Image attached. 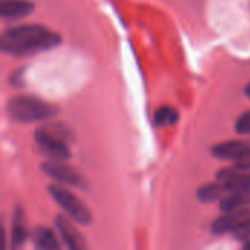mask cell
Wrapping results in <instances>:
<instances>
[{"label": "cell", "instance_id": "obj_1", "mask_svg": "<svg viewBox=\"0 0 250 250\" xmlns=\"http://www.w3.org/2000/svg\"><path fill=\"white\" fill-rule=\"evenodd\" d=\"M62 42L57 32L42 25H19L1 34L0 45L3 53L12 56H31L47 51Z\"/></svg>", "mask_w": 250, "mask_h": 250}, {"label": "cell", "instance_id": "obj_2", "mask_svg": "<svg viewBox=\"0 0 250 250\" xmlns=\"http://www.w3.org/2000/svg\"><path fill=\"white\" fill-rule=\"evenodd\" d=\"M6 110L9 117L19 123L45 122L59 114V108L56 105L29 95L10 98L6 104Z\"/></svg>", "mask_w": 250, "mask_h": 250}, {"label": "cell", "instance_id": "obj_3", "mask_svg": "<svg viewBox=\"0 0 250 250\" xmlns=\"http://www.w3.org/2000/svg\"><path fill=\"white\" fill-rule=\"evenodd\" d=\"M40 149L50 160L66 161L70 157L67 142L73 139V133L69 127L62 123L45 125L35 130L34 135Z\"/></svg>", "mask_w": 250, "mask_h": 250}, {"label": "cell", "instance_id": "obj_4", "mask_svg": "<svg viewBox=\"0 0 250 250\" xmlns=\"http://www.w3.org/2000/svg\"><path fill=\"white\" fill-rule=\"evenodd\" d=\"M48 193L50 196L57 202V205L72 218L75 223L88 226L92 221V214L89 208L72 192L67 189L59 186V185H50L48 186Z\"/></svg>", "mask_w": 250, "mask_h": 250}, {"label": "cell", "instance_id": "obj_5", "mask_svg": "<svg viewBox=\"0 0 250 250\" xmlns=\"http://www.w3.org/2000/svg\"><path fill=\"white\" fill-rule=\"evenodd\" d=\"M41 170L47 176H50L51 179H54L60 183H64V185H69L73 188H79V189L88 188L86 180L75 168L64 164L62 160H48L41 164Z\"/></svg>", "mask_w": 250, "mask_h": 250}, {"label": "cell", "instance_id": "obj_6", "mask_svg": "<svg viewBox=\"0 0 250 250\" xmlns=\"http://www.w3.org/2000/svg\"><path fill=\"white\" fill-rule=\"evenodd\" d=\"M72 220V218H70ZM69 218L63 217V215H59L54 221L56 224V229L62 237V240L64 242V245L69 248V249L73 250H85L86 249V243H85V239L82 237V234L78 231V229L70 223Z\"/></svg>", "mask_w": 250, "mask_h": 250}, {"label": "cell", "instance_id": "obj_7", "mask_svg": "<svg viewBox=\"0 0 250 250\" xmlns=\"http://www.w3.org/2000/svg\"><path fill=\"white\" fill-rule=\"evenodd\" d=\"M250 217V205H246L243 208L230 211V212H224V215L218 217L212 226L211 230L214 234H227L231 233L243 220L249 218Z\"/></svg>", "mask_w": 250, "mask_h": 250}, {"label": "cell", "instance_id": "obj_8", "mask_svg": "<svg viewBox=\"0 0 250 250\" xmlns=\"http://www.w3.org/2000/svg\"><path fill=\"white\" fill-rule=\"evenodd\" d=\"M248 146H250V142H246V141H227V142L217 144L211 149V152L218 160L236 161L240 157V154L245 152Z\"/></svg>", "mask_w": 250, "mask_h": 250}, {"label": "cell", "instance_id": "obj_9", "mask_svg": "<svg viewBox=\"0 0 250 250\" xmlns=\"http://www.w3.org/2000/svg\"><path fill=\"white\" fill-rule=\"evenodd\" d=\"M34 7L31 0H1L0 13L4 19H21L29 15Z\"/></svg>", "mask_w": 250, "mask_h": 250}, {"label": "cell", "instance_id": "obj_10", "mask_svg": "<svg viewBox=\"0 0 250 250\" xmlns=\"http://www.w3.org/2000/svg\"><path fill=\"white\" fill-rule=\"evenodd\" d=\"M29 236L28 227H26V218L25 212L21 207H16L13 220H12V246L19 248L22 246Z\"/></svg>", "mask_w": 250, "mask_h": 250}, {"label": "cell", "instance_id": "obj_11", "mask_svg": "<svg viewBox=\"0 0 250 250\" xmlns=\"http://www.w3.org/2000/svg\"><path fill=\"white\" fill-rule=\"evenodd\" d=\"M31 237L34 245L38 249L45 250H56L60 249V242L57 239V236L54 234V231L48 227L44 226H38L31 231Z\"/></svg>", "mask_w": 250, "mask_h": 250}, {"label": "cell", "instance_id": "obj_12", "mask_svg": "<svg viewBox=\"0 0 250 250\" xmlns=\"http://www.w3.org/2000/svg\"><path fill=\"white\" fill-rule=\"evenodd\" d=\"M246 205H250V192H234V193H229L227 198L221 199L220 209L223 212H230L243 208Z\"/></svg>", "mask_w": 250, "mask_h": 250}, {"label": "cell", "instance_id": "obj_13", "mask_svg": "<svg viewBox=\"0 0 250 250\" xmlns=\"http://www.w3.org/2000/svg\"><path fill=\"white\" fill-rule=\"evenodd\" d=\"M224 195H229V193H227L223 182H220V180L215 183H208L198 189V198L202 202H212V201L223 198Z\"/></svg>", "mask_w": 250, "mask_h": 250}, {"label": "cell", "instance_id": "obj_14", "mask_svg": "<svg viewBox=\"0 0 250 250\" xmlns=\"http://www.w3.org/2000/svg\"><path fill=\"white\" fill-rule=\"evenodd\" d=\"M179 111L174 107L170 105H164L160 107L155 114H154V125L155 126H173L179 122Z\"/></svg>", "mask_w": 250, "mask_h": 250}, {"label": "cell", "instance_id": "obj_15", "mask_svg": "<svg viewBox=\"0 0 250 250\" xmlns=\"http://www.w3.org/2000/svg\"><path fill=\"white\" fill-rule=\"evenodd\" d=\"M231 234L237 239V240H249L250 239V217L243 220L233 231Z\"/></svg>", "mask_w": 250, "mask_h": 250}, {"label": "cell", "instance_id": "obj_16", "mask_svg": "<svg viewBox=\"0 0 250 250\" xmlns=\"http://www.w3.org/2000/svg\"><path fill=\"white\" fill-rule=\"evenodd\" d=\"M236 130L240 135H250V111L243 113L236 122Z\"/></svg>", "mask_w": 250, "mask_h": 250}, {"label": "cell", "instance_id": "obj_17", "mask_svg": "<svg viewBox=\"0 0 250 250\" xmlns=\"http://www.w3.org/2000/svg\"><path fill=\"white\" fill-rule=\"evenodd\" d=\"M233 166L239 170L250 171V146H248L245 149V152L240 154V157L236 161H233Z\"/></svg>", "mask_w": 250, "mask_h": 250}, {"label": "cell", "instance_id": "obj_18", "mask_svg": "<svg viewBox=\"0 0 250 250\" xmlns=\"http://www.w3.org/2000/svg\"><path fill=\"white\" fill-rule=\"evenodd\" d=\"M245 94H246V95H248V97L250 98V83L248 85V86H246V89H245Z\"/></svg>", "mask_w": 250, "mask_h": 250}, {"label": "cell", "instance_id": "obj_19", "mask_svg": "<svg viewBox=\"0 0 250 250\" xmlns=\"http://www.w3.org/2000/svg\"><path fill=\"white\" fill-rule=\"evenodd\" d=\"M246 250H250V240H246V243H245V246H243Z\"/></svg>", "mask_w": 250, "mask_h": 250}]
</instances>
